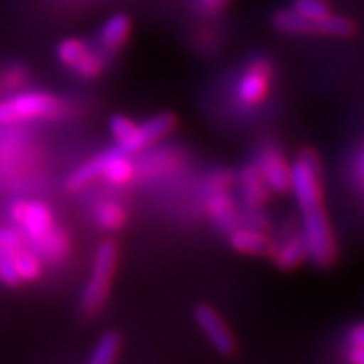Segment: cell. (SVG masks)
<instances>
[{"label":"cell","instance_id":"28","mask_svg":"<svg viewBox=\"0 0 364 364\" xmlns=\"http://www.w3.org/2000/svg\"><path fill=\"white\" fill-rule=\"evenodd\" d=\"M363 178H364V153L363 147H359L357 156H355V181H357V190L363 192Z\"/></svg>","mask_w":364,"mask_h":364},{"label":"cell","instance_id":"7","mask_svg":"<svg viewBox=\"0 0 364 364\" xmlns=\"http://www.w3.org/2000/svg\"><path fill=\"white\" fill-rule=\"evenodd\" d=\"M11 218L24 229L26 236L32 242L48 232L53 229V214L48 210V206L43 203H14L11 205Z\"/></svg>","mask_w":364,"mask_h":364},{"label":"cell","instance_id":"21","mask_svg":"<svg viewBox=\"0 0 364 364\" xmlns=\"http://www.w3.org/2000/svg\"><path fill=\"white\" fill-rule=\"evenodd\" d=\"M208 212L221 227L232 225V216H235L232 199L225 192H216V196L208 201Z\"/></svg>","mask_w":364,"mask_h":364},{"label":"cell","instance_id":"14","mask_svg":"<svg viewBox=\"0 0 364 364\" xmlns=\"http://www.w3.org/2000/svg\"><path fill=\"white\" fill-rule=\"evenodd\" d=\"M242 186H244L245 201L251 206H260L268 199V184L264 182L257 166H247L242 173Z\"/></svg>","mask_w":364,"mask_h":364},{"label":"cell","instance_id":"6","mask_svg":"<svg viewBox=\"0 0 364 364\" xmlns=\"http://www.w3.org/2000/svg\"><path fill=\"white\" fill-rule=\"evenodd\" d=\"M272 63L266 58H257L250 63V69L238 84V99L242 105L255 106L268 93Z\"/></svg>","mask_w":364,"mask_h":364},{"label":"cell","instance_id":"11","mask_svg":"<svg viewBox=\"0 0 364 364\" xmlns=\"http://www.w3.org/2000/svg\"><path fill=\"white\" fill-rule=\"evenodd\" d=\"M230 247L245 255H266L272 251L268 236L255 229H235L229 238Z\"/></svg>","mask_w":364,"mask_h":364},{"label":"cell","instance_id":"3","mask_svg":"<svg viewBox=\"0 0 364 364\" xmlns=\"http://www.w3.org/2000/svg\"><path fill=\"white\" fill-rule=\"evenodd\" d=\"M290 190L296 196L301 212L321 205L320 160L311 149L299 151L290 166Z\"/></svg>","mask_w":364,"mask_h":364},{"label":"cell","instance_id":"4","mask_svg":"<svg viewBox=\"0 0 364 364\" xmlns=\"http://www.w3.org/2000/svg\"><path fill=\"white\" fill-rule=\"evenodd\" d=\"M301 236L307 250V259L316 266H329L335 260V238L321 205L303 210Z\"/></svg>","mask_w":364,"mask_h":364},{"label":"cell","instance_id":"16","mask_svg":"<svg viewBox=\"0 0 364 364\" xmlns=\"http://www.w3.org/2000/svg\"><path fill=\"white\" fill-rule=\"evenodd\" d=\"M121 350V336L115 331H106L105 335L99 338L93 351L90 355L91 364H110L117 359Z\"/></svg>","mask_w":364,"mask_h":364},{"label":"cell","instance_id":"15","mask_svg":"<svg viewBox=\"0 0 364 364\" xmlns=\"http://www.w3.org/2000/svg\"><path fill=\"white\" fill-rule=\"evenodd\" d=\"M275 257V264H277L281 269H294L296 266L307 259V250H305V242H303V236H294L290 238L284 245H281L277 250V253L273 255Z\"/></svg>","mask_w":364,"mask_h":364},{"label":"cell","instance_id":"18","mask_svg":"<svg viewBox=\"0 0 364 364\" xmlns=\"http://www.w3.org/2000/svg\"><path fill=\"white\" fill-rule=\"evenodd\" d=\"M34 244L39 245V253L47 259H62L68 251V238L60 229H50L41 238L34 240Z\"/></svg>","mask_w":364,"mask_h":364},{"label":"cell","instance_id":"22","mask_svg":"<svg viewBox=\"0 0 364 364\" xmlns=\"http://www.w3.org/2000/svg\"><path fill=\"white\" fill-rule=\"evenodd\" d=\"M136 130V123L125 115H114L110 119V132L114 136V139L117 141V147L121 151H125L127 144L130 141L132 134Z\"/></svg>","mask_w":364,"mask_h":364},{"label":"cell","instance_id":"17","mask_svg":"<svg viewBox=\"0 0 364 364\" xmlns=\"http://www.w3.org/2000/svg\"><path fill=\"white\" fill-rule=\"evenodd\" d=\"M102 177L112 184H125L132 177V164L127 159L125 151H121L119 147H115L114 154H112L108 162H106L105 169H102Z\"/></svg>","mask_w":364,"mask_h":364},{"label":"cell","instance_id":"26","mask_svg":"<svg viewBox=\"0 0 364 364\" xmlns=\"http://www.w3.org/2000/svg\"><path fill=\"white\" fill-rule=\"evenodd\" d=\"M350 346L351 353L350 360L353 364H363L364 363V327L360 323L351 329L350 333Z\"/></svg>","mask_w":364,"mask_h":364},{"label":"cell","instance_id":"13","mask_svg":"<svg viewBox=\"0 0 364 364\" xmlns=\"http://www.w3.org/2000/svg\"><path fill=\"white\" fill-rule=\"evenodd\" d=\"M114 151H115V147L106 149V151H102L101 154H97V156H93L91 160H87L86 164H82L80 168L75 169V171L71 173V177L68 178L69 190H80L82 186L90 184L93 178L99 177V175H102V169H105L108 159H110L112 154H114Z\"/></svg>","mask_w":364,"mask_h":364},{"label":"cell","instance_id":"24","mask_svg":"<svg viewBox=\"0 0 364 364\" xmlns=\"http://www.w3.org/2000/svg\"><path fill=\"white\" fill-rule=\"evenodd\" d=\"M0 283L6 287H17L21 283L17 269H15L14 251L0 247Z\"/></svg>","mask_w":364,"mask_h":364},{"label":"cell","instance_id":"1","mask_svg":"<svg viewBox=\"0 0 364 364\" xmlns=\"http://www.w3.org/2000/svg\"><path fill=\"white\" fill-rule=\"evenodd\" d=\"M273 26L283 34H321L336 38H351L355 34L353 21L341 15H326L321 19H309L294 10H281L273 15Z\"/></svg>","mask_w":364,"mask_h":364},{"label":"cell","instance_id":"27","mask_svg":"<svg viewBox=\"0 0 364 364\" xmlns=\"http://www.w3.org/2000/svg\"><path fill=\"white\" fill-rule=\"evenodd\" d=\"M0 247L2 250H19L23 247V235L10 227H0Z\"/></svg>","mask_w":364,"mask_h":364},{"label":"cell","instance_id":"12","mask_svg":"<svg viewBox=\"0 0 364 364\" xmlns=\"http://www.w3.org/2000/svg\"><path fill=\"white\" fill-rule=\"evenodd\" d=\"M130 34V19L125 14H115L110 19L106 21L105 26L101 28V41L106 50H117L125 45Z\"/></svg>","mask_w":364,"mask_h":364},{"label":"cell","instance_id":"19","mask_svg":"<svg viewBox=\"0 0 364 364\" xmlns=\"http://www.w3.org/2000/svg\"><path fill=\"white\" fill-rule=\"evenodd\" d=\"M90 53V48L82 43V41H78V39H63L62 43L58 45L56 48V54L58 58H60V62H62L63 65L71 68L73 71L80 65L82 60H84Z\"/></svg>","mask_w":364,"mask_h":364},{"label":"cell","instance_id":"5","mask_svg":"<svg viewBox=\"0 0 364 364\" xmlns=\"http://www.w3.org/2000/svg\"><path fill=\"white\" fill-rule=\"evenodd\" d=\"M58 108H60L58 101L48 93H41V91L21 93V95H15L14 99L0 101V125L50 117L56 114Z\"/></svg>","mask_w":364,"mask_h":364},{"label":"cell","instance_id":"9","mask_svg":"<svg viewBox=\"0 0 364 364\" xmlns=\"http://www.w3.org/2000/svg\"><path fill=\"white\" fill-rule=\"evenodd\" d=\"M177 125V119H175V115L168 114V112H164V114L153 115V117H149L147 121L144 123H136V130L130 141L127 144L125 153H136L139 149L147 147L153 141H159L160 138H164L166 134H169L173 129Z\"/></svg>","mask_w":364,"mask_h":364},{"label":"cell","instance_id":"25","mask_svg":"<svg viewBox=\"0 0 364 364\" xmlns=\"http://www.w3.org/2000/svg\"><path fill=\"white\" fill-rule=\"evenodd\" d=\"M292 10L309 19H321L331 14L329 6L323 0H294Z\"/></svg>","mask_w":364,"mask_h":364},{"label":"cell","instance_id":"10","mask_svg":"<svg viewBox=\"0 0 364 364\" xmlns=\"http://www.w3.org/2000/svg\"><path fill=\"white\" fill-rule=\"evenodd\" d=\"M257 168H259L264 182L268 184V188H272L273 192L287 193L290 190V166L279 151L266 149L260 154Z\"/></svg>","mask_w":364,"mask_h":364},{"label":"cell","instance_id":"29","mask_svg":"<svg viewBox=\"0 0 364 364\" xmlns=\"http://www.w3.org/2000/svg\"><path fill=\"white\" fill-rule=\"evenodd\" d=\"M221 2L223 0H201V4L205 6L206 10H216V8H220Z\"/></svg>","mask_w":364,"mask_h":364},{"label":"cell","instance_id":"23","mask_svg":"<svg viewBox=\"0 0 364 364\" xmlns=\"http://www.w3.org/2000/svg\"><path fill=\"white\" fill-rule=\"evenodd\" d=\"M99 223L106 229H119L125 223V210L117 203H105L99 208Z\"/></svg>","mask_w":364,"mask_h":364},{"label":"cell","instance_id":"20","mask_svg":"<svg viewBox=\"0 0 364 364\" xmlns=\"http://www.w3.org/2000/svg\"><path fill=\"white\" fill-rule=\"evenodd\" d=\"M14 260L21 281H34V279L39 277L41 264H39V259L32 251L19 247V250L14 251Z\"/></svg>","mask_w":364,"mask_h":364},{"label":"cell","instance_id":"2","mask_svg":"<svg viewBox=\"0 0 364 364\" xmlns=\"http://www.w3.org/2000/svg\"><path fill=\"white\" fill-rule=\"evenodd\" d=\"M117 262V247L114 242H102L95 253L91 275L87 279L84 294H82V311L86 314H97L108 297L112 275Z\"/></svg>","mask_w":364,"mask_h":364},{"label":"cell","instance_id":"8","mask_svg":"<svg viewBox=\"0 0 364 364\" xmlns=\"http://www.w3.org/2000/svg\"><path fill=\"white\" fill-rule=\"evenodd\" d=\"M193 316H196L197 326L205 331L206 338L210 341V344L214 346V350L218 353L225 355V357L235 353V338L229 333L220 314L210 305H205V303L197 305Z\"/></svg>","mask_w":364,"mask_h":364}]
</instances>
